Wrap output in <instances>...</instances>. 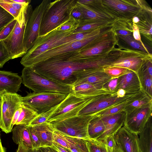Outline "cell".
Masks as SVG:
<instances>
[{"label": "cell", "mask_w": 152, "mask_h": 152, "mask_svg": "<svg viewBox=\"0 0 152 152\" xmlns=\"http://www.w3.org/2000/svg\"><path fill=\"white\" fill-rule=\"evenodd\" d=\"M93 99L72 93L58 105L46 121H61L78 115L79 112Z\"/></svg>", "instance_id": "52a82bcc"}, {"label": "cell", "mask_w": 152, "mask_h": 152, "mask_svg": "<svg viewBox=\"0 0 152 152\" xmlns=\"http://www.w3.org/2000/svg\"><path fill=\"white\" fill-rule=\"evenodd\" d=\"M0 128L6 133L11 132V124L16 111L21 107L22 97L19 94L6 93L1 97Z\"/></svg>", "instance_id": "30bf717a"}, {"label": "cell", "mask_w": 152, "mask_h": 152, "mask_svg": "<svg viewBox=\"0 0 152 152\" xmlns=\"http://www.w3.org/2000/svg\"><path fill=\"white\" fill-rule=\"evenodd\" d=\"M13 1L22 4L24 6L29 5L31 2L30 0H12Z\"/></svg>", "instance_id": "f5cc1de1"}, {"label": "cell", "mask_w": 152, "mask_h": 152, "mask_svg": "<svg viewBox=\"0 0 152 152\" xmlns=\"http://www.w3.org/2000/svg\"><path fill=\"white\" fill-rule=\"evenodd\" d=\"M76 1L56 0L50 2L42 19L39 37L47 34L68 21Z\"/></svg>", "instance_id": "7a4b0ae2"}, {"label": "cell", "mask_w": 152, "mask_h": 152, "mask_svg": "<svg viewBox=\"0 0 152 152\" xmlns=\"http://www.w3.org/2000/svg\"><path fill=\"white\" fill-rule=\"evenodd\" d=\"M22 83L36 93L50 92L69 94L74 93L72 86L64 84L46 77L32 67H24L22 71Z\"/></svg>", "instance_id": "3957f363"}, {"label": "cell", "mask_w": 152, "mask_h": 152, "mask_svg": "<svg viewBox=\"0 0 152 152\" xmlns=\"http://www.w3.org/2000/svg\"><path fill=\"white\" fill-rule=\"evenodd\" d=\"M115 36L112 30L103 33L85 47L73 52L68 59L80 60L96 59V56H102L103 53L108 52H105V50L113 49L116 43Z\"/></svg>", "instance_id": "8992f818"}, {"label": "cell", "mask_w": 152, "mask_h": 152, "mask_svg": "<svg viewBox=\"0 0 152 152\" xmlns=\"http://www.w3.org/2000/svg\"><path fill=\"white\" fill-rule=\"evenodd\" d=\"M148 60L146 63V67L147 72L149 75L152 77V68L151 61Z\"/></svg>", "instance_id": "db71d44e"}, {"label": "cell", "mask_w": 152, "mask_h": 152, "mask_svg": "<svg viewBox=\"0 0 152 152\" xmlns=\"http://www.w3.org/2000/svg\"><path fill=\"white\" fill-rule=\"evenodd\" d=\"M74 30L59 31L56 29L45 35L39 37L33 46L22 56L20 63L23 66L41 54L56 47L58 41L72 34Z\"/></svg>", "instance_id": "ba28073f"}, {"label": "cell", "mask_w": 152, "mask_h": 152, "mask_svg": "<svg viewBox=\"0 0 152 152\" xmlns=\"http://www.w3.org/2000/svg\"><path fill=\"white\" fill-rule=\"evenodd\" d=\"M96 140L99 146H100L101 149L102 151V152H106L103 147V146L102 145V144H101L100 142L97 140V139H95ZM112 152H124L121 149V148H120L119 146H118V145H117V146L114 148L113 151Z\"/></svg>", "instance_id": "f907efd6"}, {"label": "cell", "mask_w": 152, "mask_h": 152, "mask_svg": "<svg viewBox=\"0 0 152 152\" xmlns=\"http://www.w3.org/2000/svg\"><path fill=\"white\" fill-rule=\"evenodd\" d=\"M31 127L39 141L41 147H51L53 142L54 130L48 122L46 121Z\"/></svg>", "instance_id": "44dd1931"}, {"label": "cell", "mask_w": 152, "mask_h": 152, "mask_svg": "<svg viewBox=\"0 0 152 152\" xmlns=\"http://www.w3.org/2000/svg\"><path fill=\"white\" fill-rule=\"evenodd\" d=\"M1 142V138H0V143Z\"/></svg>", "instance_id": "94428289"}, {"label": "cell", "mask_w": 152, "mask_h": 152, "mask_svg": "<svg viewBox=\"0 0 152 152\" xmlns=\"http://www.w3.org/2000/svg\"><path fill=\"white\" fill-rule=\"evenodd\" d=\"M100 118L105 125V130L102 135L96 139L99 140H102L108 137L115 134L122 127L125 120L120 113Z\"/></svg>", "instance_id": "ac0fdd59"}, {"label": "cell", "mask_w": 152, "mask_h": 152, "mask_svg": "<svg viewBox=\"0 0 152 152\" xmlns=\"http://www.w3.org/2000/svg\"><path fill=\"white\" fill-rule=\"evenodd\" d=\"M125 94V90L123 89H119L117 92V94L119 97H122Z\"/></svg>", "instance_id": "11a10c76"}, {"label": "cell", "mask_w": 152, "mask_h": 152, "mask_svg": "<svg viewBox=\"0 0 152 152\" xmlns=\"http://www.w3.org/2000/svg\"><path fill=\"white\" fill-rule=\"evenodd\" d=\"M133 71L131 70L128 73L121 76L118 83L119 86L122 88H125L131 85L134 82L135 75Z\"/></svg>", "instance_id": "d6a6232c"}, {"label": "cell", "mask_w": 152, "mask_h": 152, "mask_svg": "<svg viewBox=\"0 0 152 152\" xmlns=\"http://www.w3.org/2000/svg\"><path fill=\"white\" fill-rule=\"evenodd\" d=\"M83 16L82 11L75 4L71 14V16L79 23L81 20Z\"/></svg>", "instance_id": "60d3db41"}, {"label": "cell", "mask_w": 152, "mask_h": 152, "mask_svg": "<svg viewBox=\"0 0 152 152\" xmlns=\"http://www.w3.org/2000/svg\"><path fill=\"white\" fill-rule=\"evenodd\" d=\"M21 83L22 78L18 74L0 70V97L6 93H17Z\"/></svg>", "instance_id": "e0dca14e"}, {"label": "cell", "mask_w": 152, "mask_h": 152, "mask_svg": "<svg viewBox=\"0 0 152 152\" xmlns=\"http://www.w3.org/2000/svg\"><path fill=\"white\" fill-rule=\"evenodd\" d=\"M12 59L11 57L2 41H0V67H3L5 64Z\"/></svg>", "instance_id": "836d02e7"}, {"label": "cell", "mask_w": 152, "mask_h": 152, "mask_svg": "<svg viewBox=\"0 0 152 152\" xmlns=\"http://www.w3.org/2000/svg\"><path fill=\"white\" fill-rule=\"evenodd\" d=\"M2 1L4 2L10 4L14 9L19 12H20L22 7L24 6L22 4L16 3L12 1V0H2Z\"/></svg>", "instance_id": "ee69618b"}, {"label": "cell", "mask_w": 152, "mask_h": 152, "mask_svg": "<svg viewBox=\"0 0 152 152\" xmlns=\"http://www.w3.org/2000/svg\"><path fill=\"white\" fill-rule=\"evenodd\" d=\"M118 79L114 78L111 80L107 85L108 88L110 90H114L117 86L118 83Z\"/></svg>", "instance_id": "c3c4849f"}, {"label": "cell", "mask_w": 152, "mask_h": 152, "mask_svg": "<svg viewBox=\"0 0 152 152\" xmlns=\"http://www.w3.org/2000/svg\"><path fill=\"white\" fill-rule=\"evenodd\" d=\"M147 103V101L145 99H138L134 100L131 102H130L129 106L132 108H140L145 107L146 104Z\"/></svg>", "instance_id": "b9f144b4"}, {"label": "cell", "mask_w": 152, "mask_h": 152, "mask_svg": "<svg viewBox=\"0 0 152 152\" xmlns=\"http://www.w3.org/2000/svg\"><path fill=\"white\" fill-rule=\"evenodd\" d=\"M0 152H6V148L2 145L1 142L0 143Z\"/></svg>", "instance_id": "6f0895ef"}, {"label": "cell", "mask_w": 152, "mask_h": 152, "mask_svg": "<svg viewBox=\"0 0 152 152\" xmlns=\"http://www.w3.org/2000/svg\"><path fill=\"white\" fill-rule=\"evenodd\" d=\"M125 103H123L117 104L116 105L112 106L109 108L103 110L102 112H100V114L97 115L96 117H102L104 116L115 114L118 112L124 106Z\"/></svg>", "instance_id": "d590c367"}, {"label": "cell", "mask_w": 152, "mask_h": 152, "mask_svg": "<svg viewBox=\"0 0 152 152\" xmlns=\"http://www.w3.org/2000/svg\"><path fill=\"white\" fill-rule=\"evenodd\" d=\"M1 98L0 97V117L1 115Z\"/></svg>", "instance_id": "91938a15"}, {"label": "cell", "mask_w": 152, "mask_h": 152, "mask_svg": "<svg viewBox=\"0 0 152 152\" xmlns=\"http://www.w3.org/2000/svg\"><path fill=\"white\" fill-rule=\"evenodd\" d=\"M40 152H58L50 147H43L38 148Z\"/></svg>", "instance_id": "816d5d0a"}, {"label": "cell", "mask_w": 152, "mask_h": 152, "mask_svg": "<svg viewBox=\"0 0 152 152\" xmlns=\"http://www.w3.org/2000/svg\"><path fill=\"white\" fill-rule=\"evenodd\" d=\"M73 52L54 56L31 67L46 77L64 84L73 86L82 71L93 68L96 64L94 60H68Z\"/></svg>", "instance_id": "6da1fadb"}, {"label": "cell", "mask_w": 152, "mask_h": 152, "mask_svg": "<svg viewBox=\"0 0 152 152\" xmlns=\"http://www.w3.org/2000/svg\"><path fill=\"white\" fill-rule=\"evenodd\" d=\"M76 5L82 11L83 16L79 25L94 22L110 20V17L93 7L81 4L77 1Z\"/></svg>", "instance_id": "d6986e66"}, {"label": "cell", "mask_w": 152, "mask_h": 152, "mask_svg": "<svg viewBox=\"0 0 152 152\" xmlns=\"http://www.w3.org/2000/svg\"><path fill=\"white\" fill-rule=\"evenodd\" d=\"M27 126L28 129L33 149L40 148L41 145L40 142L33 128L31 126Z\"/></svg>", "instance_id": "74e56055"}, {"label": "cell", "mask_w": 152, "mask_h": 152, "mask_svg": "<svg viewBox=\"0 0 152 152\" xmlns=\"http://www.w3.org/2000/svg\"><path fill=\"white\" fill-rule=\"evenodd\" d=\"M104 72L112 77L121 76L129 72L131 70L127 69L118 67L106 66L103 68Z\"/></svg>", "instance_id": "f546056e"}, {"label": "cell", "mask_w": 152, "mask_h": 152, "mask_svg": "<svg viewBox=\"0 0 152 152\" xmlns=\"http://www.w3.org/2000/svg\"><path fill=\"white\" fill-rule=\"evenodd\" d=\"M105 32L104 31L81 40L52 48L32 59L25 64L23 66L25 67H31L39 63L54 56L78 50L89 44Z\"/></svg>", "instance_id": "7c38bea8"}, {"label": "cell", "mask_w": 152, "mask_h": 152, "mask_svg": "<svg viewBox=\"0 0 152 152\" xmlns=\"http://www.w3.org/2000/svg\"><path fill=\"white\" fill-rule=\"evenodd\" d=\"M15 18L0 6V33Z\"/></svg>", "instance_id": "4dcf8cb0"}, {"label": "cell", "mask_w": 152, "mask_h": 152, "mask_svg": "<svg viewBox=\"0 0 152 152\" xmlns=\"http://www.w3.org/2000/svg\"><path fill=\"white\" fill-rule=\"evenodd\" d=\"M102 1L105 6L124 14H135L140 9L138 6L124 2V1L107 0Z\"/></svg>", "instance_id": "cb8c5ba5"}, {"label": "cell", "mask_w": 152, "mask_h": 152, "mask_svg": "<svg viewBox=\"0 0 152 152\" xmlns=\"http://www.w3.org/2000/svg\"><path fill=\"white\" fill-rule=\"evenodd\" d=\"M53 142L70 152H89L87 140L72 137L54 130Z\"/></svg>", "instance_id": "5bb4252c"}, {"label": "cell", "mask_w": 152, "mask_h": 152, "mask_svg": "<svg viewBox=\"0 0 152 152\" xmlns=\"http://www.w3.org/2000/svg\"><path fill=\"white\" fill-rule=\"evenodd\" d=\"M105 130V125L101 118L94 116L90 121L88 126V132L90 139H98Z\"/></svg>", "instance_id": "d4e9b609"}, {"label": "cell", "mask_w": 152, "mask_h": 152, "mask_svg": "<svg viewBox=\"0 0 152 152\" xmlns=\"http://www.w3.org/2000/svg\"><path fill=\"white\" fill-rule=\"evenodd\" d=\"M79 25V23L70 16L69 19L57 27L56 29L59 31H66L75 29Z\"/></svg>", "instance_id": "e575fe53"}, {"label": "cell", "mask_w": 152, "mask_h": 152, "mask_svg": "<svg viewBox=\"0 0 152 152\" xmlns=\"http://www.w3.org/2000/svg\"><path fill=\"white\" fill-rule=\"evenodd\" d=\"M74 93L86 97L93 96L96 89V86L86 83H81L72 86Z\"/></svg>", "instance_id": "4316f807"}, {"label": "cell", "mask_w": 152, "mask_h": 152, "mask_svg": "<svg viewBox=\"0 0 152 152\" xmlns=\"http://www.w3.org/2000/svg\"><path fill=\"white\" fill-rule=\"evenodd\" d=\"M11 132L12 138L16 144L22 143L28 148L33 149V147L30 139L28 127L25 125H15Z\"/></svg>", "instance_id": "7402d4cb"}, {"label": "cell", "mask_w": 152, "mask_h": 152, "mask_svg": "<svg viewBox=\"0 0 152 152\" xmlns=\"http://www.w3.org/2000/svg\"><path fill=\"white\" fill-rule=\"evenodd\" d=\"M120 97H113L102 99L97 101L93 100L84 107L79 113L78 115H85L92 114L112 106L120 100Z\"/></svg>", "instance_id": "ffe728a7"}, {"label": "cell", "mask_w": 152, "mask_h": 152, "mask_svg": "<svg viewBox=\"0 0 152 152\" xmlns=\"http://www.w3.org/2000/svg\"><path fill=\"white\" fill-rule=\"evenodd\" d=\"M33 11L31 5L23 6L16 18V24L10 35L2 41L12 59L23 56L25 52L24 38L25 29Z\"/></svg>", "instance_id": "277c9868"}, {"label": "cell", "mask_w": 152, "mask_h": 152, "mask_svg": "<svg viewBox=\"0 0 152 152\" xmlns=\"http://www.w3.org/2000/svg\"><path fill=\"white\" fill-rule=\"evenodd\" d=\"M94 117L93 114L77 115L61 121L48 122L53 130L72 137L89 140L91 139L88 126Z\"/></svg>", "instance_id": "5b68a950"}, {"label": "cell", "mask_w": 152, "mask_h": 152, "mask_svg": "<svg viewBox=\"0 0 152 152\" xmlns=\"http://www.w3.org/2000/svg\"><path fill=\"white\" fill-rule=\"evenodd\" d=\"M68 94L50 92H33L22 97V102L33 109L39 114L58 105Z\"/></svg>", "instance_id": "9c48e42d"}, {"label": "cell", "mask_w": 152, "mask_h": 152, "mask_svg": "<svg viewBox=\"0 0 152 152\" xmlns=\"http://www.w3.org/2000/svg\"><path fill=\"white\" fill-rule=\"evenodd\" d=\"M58 152H70L56 142H53L51 147Z\"/></svg>", "instance_id": "7dc6e473"}, {"label": "cell", "mask_w": 152, "mask_h": 152, "mask_svg": "<svg viewBox=\"0 0 152 152\" xmlns=\"http://www.w3.org/2000/svg\"><path fill=\"white\" fill-rule=\"evenodd\" d=\"M89 152H102L101 148L96 140H87Z\"/></svg>", "instance_id": "f35d334b"}, {"label": "cell", "mask_w": 152, "mask_h": 152, "mask_svg": "<svg viewBox=\"0 0 152 152\" xmlns=\"http://www.w3.org/2000/svg\"><path fill=\"white\" fill-rule=\"evenodd\" d=\"M148 111L149 107H145L138 109L133 114H129L125 119L124 126L131 132L138 134L149 119Z\"/></svg>", "instance_id": "9a60e30c"}, {"label": "cell", "mask_w": 152, "mask_h": 152, "mask_svg": "<svg viewBox=\"0 0 152 152\" xmlns=\"http://www.w3.org/2000/svg\"><path fill=\"white\" fill-rule=\"evenodd\" d=\"M118 36L120 39L134 48L140 50L145 53L150 54L147 47L144 44H142L139 41L135 39L131 35L126 36Z\"/></svg>", "instance_id": "f1b7e54d"}, {"label": "cell", "mask_w": 152, "mask_h": 152, "mask_svg": "<svg viewBox=\"0 0 152 152\" xmlns=\"http://www.w3.org/2000/svg\"><path fill=\"white\" fill-rule=\"evenodd\" d=\"M17 22V19L15 18L6 26L0 33V41L5 39L11 33Z\"/></svg>", "instance_id": "8d00e7d4"}, {"label": "cell", "mask_w": 152, "mask_h": 152, "mask_svg": "<svg viewBox=\"0 0 152 152\" xmlns=\"http://www.w3.org/2000/svg\"><path fill=\"white\" fill-rule=\"evenodd\" d=\"M0 6L15 18L16 19L18 18L20 12L14 9L10 4L0 0Z\"/></svg>", "instance_id": "ab89813d"}, {"label": "cell", "mask_w": 152, "mask_h": 152, "mask_svg": "<svg viewBox=\"0 0 152 152\" xmlns=\"http://www.w3.org/2000/svg\"><path fill=\"white\" fill-rule=\"evenodd\" d=\"M110 20L85 23L78 26L72 31L73 33L83 32L97 28L111 26L112 22Z\"/></svg>", "instance_id": "83f0119b"}, {"label": "cell", "mask_w": 152, "mask_h": 152, "mask_svg": "<svg viewBox=\"0 0 152 152\" xmlns=\"http://www.w3.org/2000/svg\"><path fill=\"white\" fill-rule=\"evenodd\" d=\"M32 152H40L38 148H34L32 150Z\"/></svg>", "instance_id": "680465c9"}, {"label": "cell", "mask_w": 152, "mask_h": 152, "mask_svg": "<svg viewBox=\"0 0 152 152\" xmlns=\"http://www.w3.org/2000/svg\"><path fill=\"white\" fill-rule=\"evenodd\" d=\"M132 29L133 38L136 40L139 41L142 44H143L141 41L139 29L137 25L133 23Z\"/></svg>", "instance_id": "7bdbcfd3"}, {"label": "cell", "mask_w": 152, "mask_h": 152, "mask_svg": "<svg viewBox=\"0 0 152 152\" xmlns=\"http://www.w3.org/2000/svg\"><path fill=\"white\" fill-rule=\"evenodd\" d=\"M50 0H44L33 10L27 24L24 44L26 53L33 46L39 37L42 19Z\"/></svg>", "instance_id": "8fae6325"}, {"label": "cell", "mask_w": 152, "mask_h": 152, "mask_svg": "<svg viewBox=\"0 0 152 152\" xmlns=\"http://www.w3.org/2000/svg\"><path fill=\"white\" fill-rule=\"evenodd\" d=\"M144 78V82L145 86L146 88L151 93L152 91V77L148 73Z\"/></svg>", "instance_id": "f6af8a7d"}, {"label": "cell", "mask_w": 152, "mask_h": 152, "mask_svg": "<svg viewBox=\"0 0 152 152\" xmlns=\"http://www.w3.org/2000/svg\"><path fill=\"white\" fill-rule=\"evenodd\" d=\"M138 135L141 152H152V125L150 119Z\"/></svg>", "instance_id": "603a6c76"}, {"label": "cell", "mask_w": 152, "mask_h": 152, "mask_svg": "<svg viewBox=\"0 0 152 152\" xmlns=\"http://www.w3.org/2000/svg\"><path fill=\"white\" fill-rule=\"evenodd\" d=\"M21 108V111L15 125L22 124L27 126L38 114L34 110L23 102Z\"/></svg>", "instance_id": "484cf974"}, {"label": "cell", "mask_w": 152, "mask_h": 152, "mask_svg": "<svg viewBox=\"0 0 152 152\" xmlns=\"http://www.w3.org/2000/svg\"><path fill=\"white\" fill-rule=\"evenodd\" d=\"M32 150L23 143H20L18 144V148L16 152H32Z\"/></svg>", "instance_id": "bcb514c9"}, {"label": "cell", "mask_w": 152, "mask_h": 152, "mask_svg": "<svg viewBox=\"0 0 152 152\" xmlns=\"http://www.w3.org/2000/svg\"><path fill=\"white\" fill-rule=\"evenodd\" d=\"M131 52L120 55L121 57H118L109 66L124 68L134 71L140 68L145 59L150 56L149 54L145 55L147 53L143 55Z\"/></svg>", "instance_id": "2e32d148"}, {"label": "cell", "mask_w": 152, "mask_h": 152, "mask_svg": "<svg viewBox=\"0 0 152 152\" xmlns=\"http://www.w3.org/2000/svg\"><path fill=\"white\" fill-rule=\"evenodd\" d=\"M57 105L46 112L38 114L27 126H33L46 121L49 116L55 110Z\"/></svg>", "instance_id": "1f68e13d"}, {"label": "cell", "mask_w": 152, "mask_h": 152, "mask_svg": "<svg viewBox=\"0 0 152 152\" xmlns=\"http://www.w3.org/2000/svg\"><path fill=\"white\" fill-rule=\"evenodd\" d=\"M114 137L117 145L124 152H142L138 134L131 132L124 126L114 135Z\"/></svg>", "instance_id": "4fadbf2b"}, {"label": "cell", "mask_w": 152, "mask_h": 152, "mask_svg": "<svg viewBox=\"0 0 152 152\" xmlns=\"http://www.w3.org/2000/svg\"><path fill=\"white\" fill-rule=\"evenodd\" d=\"M132 21L133 23L137 24L140 22V20L138 17L135 16L133 17Z\"/></svg>", "instance_id": "9f6ffc18"}, {"label": "cell", "mask_w": 152, "mask_h": 152, "mask_svg": "<svg viewBox=\"0 0 152 152\" xmlns=\"http://www.w3.org/2000/svg\"><path fill=\"white\" fill-rule=\"evenodd\" d=\"M21 107L18 109L15 112L13 116L12 124L11 128L12 129L14 125H15L18 118L19 117L21 111Z\"/></svg>", "instance_id": "681fc988"}]
</instances>
